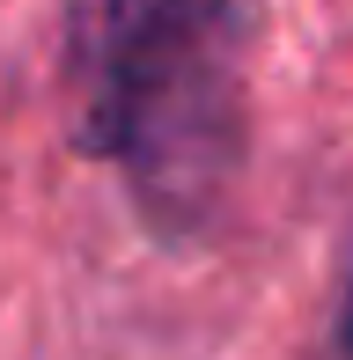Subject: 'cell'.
Instances as JSON below:
<instances>
[{
	"mask_svg": "<svg viewBox=\"0 0 353 360\" xmlns=\"http://www.w3.org/2000/svg\"><path fill=\"white\" fill-rule=\"evenodd\" d=\"M74 89L82 147L125 176L140 221L199 236L243 162V8L74 0Z\"/></svg>",
	"mask_w": 353,
	"mask_h": 360,
	"instance_id": "1",
	"label": "cell"
},
{
	"mask_svg": "<svg viewBox=\"0 0 353 360\" xmlns=\"http://www.w3.org/2000/svg\"><path fill=\"white\" fill-rule=\"evenodd\" d=\"M324 360H353V250H346V280H339V316H331V346Z\"/></svg>",
	"mask_w": 353,
	"mask_h": 360,
	"instance_id": "2",
	"label": "cell"
}]
</instances>
